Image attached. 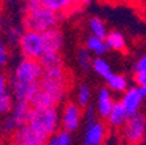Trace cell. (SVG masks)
I'll return each instance as SVG.
<instances>
[{"mask_svg":"<svg viewBox=\"0 0 146 145\" xmlns=\"http://www.w3.org/2000/svg\"><path fill=\"white\" fill-rule=\"evenodd\" d=\"M27 124L35 132L48 139L58 130H60V119H59L58 106H40L31 107Z\"/></svg>","mask_w":146,"mask_h":145,"instance_id":"6da1fadb","label":"cell"},{"mask_svg":"<svg viewBox=\"0 0 146 145\" xmlns=\"http://www.w3.org/2000/svg\"><path fill=\"white\" fill-rule=\"evenodd\" d=\"M60 15L52 12L43 5H38L33 9L25 11L22 18V26L25 30H33L36 33H43L51 27L59 25Z\"/></svg>","mask_w":146,"mask_h":145,"instance_id":"7a4b0ae2","label":"cell"},{"mask_svg":"<svg viewBox=\"0 0 146 145\" xmlns=\"http://www.w3.org/2000/svg\"><path fill=\"white\" fill-rule=\"evenodd\" d=\"M121 130V136L128 145H140L145 139L146 133V119L143 112L138 111L129 115Z\"/></svg>","mask_w":146,"mask_h":145,"instance_id":"3957f363","label":"cell"},{"mask_svg":"<svg viewBox=\"0 0 146 145\" xmlns=\"http://www.w3.org/2000/svg\"><path fill=\"white\" fill-rule=\"evenodd\" d=\"M42 75L43 68L39 60L22 57L21 60L16 64L12 76L9 79L21 82H27V84H38Z\"/></svg>","mask_w":146,"mask_h":145,"instance_id":"277c9868","label":"cell"},{"mask_svg":"<svg viewBox=\"0 0 146 145\" xmlns=\"http://www.w3.org/2000/svg\"><path fill=\"white\" fill-rule=\"evenodd\" d=\"M17 46L20 48L22 57H26V59L39 60L40 56L44 54L42 34L33 30H25L24 29Z\"/></svg>","mask_w":146,"mask_h":145,"instance_id":"5b68a950","label":"cell"},{"mask_svg":"<svg viewBox=\"0 0 146 145\" xmlns=\"http://www.w3.org/2000/svg\"><path fill=\"white\" fill-rule=\"evenodd\" d=\"M59 119L61 130L69 133L74 132L82 123V107H80L73 101L63 102L61 110H59Z\"/></svg>","mask_w":146,"mask_h":145,"instance_id":"8992f818","label":"cell"},{"mask_svg":"<svg viewBox=\"0 0 146 145\" xmlns=\"http://www.w3.org/2000/svg\"><path fill=\"white\" fill-rule=\"evenodd\" d=\"M146 98V86L129 85L121 93V98L119 102L121 103L128 115H133L141 111L143 106V101Z\"/></svg>","mask_w":146,"mask_h":145,"instance_id":"52a82bcc","label":"cell"},{"mask_svg":"<svg viewBox=\"0 0 146 145\" xmlns=\"http://www.w3.org/2000/svg\"><path fill=\"white\" fill-rule=\"evenodd\" d=\"M107 137V126L100 120L85 123L82 144L84 145H103Z\"/></svg>","mask_w":146,"mask_h":145,"instance_id":"ba28073f","label":"cell"},{"mask_svg":"<svg viewBox=\"0 0 146 145\" xmlns=\"http://www.w3.org/2000/svg\"><path fill=\"white\" fill-rule=\"evenodd\" d=\"M12 136V144L18 145H44L47 139L33 130L29 124L18 127Z\"/></svg>","mask_w":146,"mask_h":145,"instance_id":"9c48e42d","label":"cell"},{"mask_svg":"<svg viewBox=\"0 0 146 145\" xmlns=\"http://www.w3.org/2000/svg\"><path fill=\"white\" fill-rule=\"evenodd\" d=\"M42 34L44 52H60L64 46V33L59 26L44 30Z\"/></svg>","mask_w":146,"mask_h":145,"instance_id":"30bf717a","label":"cell"},{"mask_svg":"<svg viewBox=\"0 0 146 145\" xmlns=\"http://www.w3.org/2000/svg\"><path fill=\"white\" fill-rule=\"evenodd\" d=\"M113 102H115V100H113L112 92L110 90L107 86L100 88L97 93V102H95V106H94L98 116L102 119H106L107 114L110 112Z\"/></svg>","mask_w":146,"mask_h":145,"instance_id":"8fae6325","label":"cell"},{"mask_svg":"<svg viewBox=\"0 0 146 145\" xmlns=\"http://www.w3.org/2000/svg\"><path fill=\"white\" fill-rule=\"evenodd\" d=\"M128 116L129 115L127 114V111L124 110V107L121 106V103L119 102H113L112 107L110 110V112L107 114L106 120L107 124H108L111 128H115V130H120L123 127V124L127 122Z\"/></svg>","mask_w":146,"mask_h":145,"instance_id":"7c38bea8","label":"cell"},{"mask_svg":"<svg viewBox=\"0 0 146 145\" xmlns=\"http://www.w3.org/2000/svg\"><path fill=\"white\" fill-rule=\"evenodd\" d=\"M30 112H31V105L29 102H25V101H15L9 114L15 119V122L17 123L18 127H21V126L27 124Z\"/></svg>","mask_w":146,"mask_h":145,"instance_id":"4fadbf2b","label":"cell"},{"mask_svg":"<svg viewBox=\"0 0 146 145\" xmlns=\"http://www.w3.org/2000/svg\"><path fill=\"white\" fill-rule=\"evenodd\" d=\"M108 50H112L116 52H125L127 51V41L121 31L119 30H108L104 37Z\"/></svg>","mask_w":146,"mask_h":145,"instance_id":"5bb4252c","label":"cell"},{"mask_svg":"<svg viewBox=\"0 0 146 145\" xmlns=\"http://www.w3.org/2000/svg\"><path fill=\"white\" fill-rule=\"evenodd\" d=\"M40 5L58 15H63L77 9L72 0H40Z\"/></svg>","mask_w":146,"mask_h":145,"instance_id":"9a60e30c","label":"cell"},{"mask_svg":"<svg viewBox=\"0 0 146 145\" xmlns=\"http://www.w3.org/2000/svg\"><path fill=\"white\" fill-rule=\"evenodd\" d=\"M84 47L94 56H103L108 51V47H107L104 39L98 38L95 35H91V34L89 37H86L85 42H84Z\"/></svg>","mask_w":146,"mask_h":145,"instance_id":"2e32d148","label":"cell"},{"mask_svg":"<svg viewBox=\"0 0 146 145\" xmlns=\"http://www.w3.org/2000/svg\"><path fill=\"white\" fill-rule=\"evenodd\" d=\"M106 84H107V88L112 92V93L121 94L129 86V80H128V77L125 75H123V73L112 72L106 79Z\"/></svg>","mask_w":146,"mask_h":145,"instance_id":"e0dca14e","label":"cell"},{"mask_svg":"<svg viewBox=\"0 0 146 145\" xmlns=\"http://www.w3.org/2000/svg\"><path fill=\"white\" fill-rule=\"evenodd\" d=\"M90 69H93L95 75H98L99 77H102V79H104V80L112 73V68H111L110 63L103 56H94L93 57Z\"/></svg>","mask_w":146,"mask_h":145,"instance_id":"ac0fdd59","label":"cell"},{"mask_svg":"<svg viewBox=\"0 0 146 145\" xmlns=\"http://www.w3.org/2000/svg\"><path fill=\"white\" fill-rule=\"evenodd\" d=\"M88 27L91 35H95L98 38H102V39H104V37H106L107 31H108L106 22L98 16H93V17L89 18Z\"/></svg>","mask_w":146,"mask_h":145,"instance_id":"d6986e66","label":"cell"},{"mask_svg":"<svg viewBox=\"0 0 146 145\" xmlns=\"http://www.w3.org/2000/svg\"><path fill=\"white\" fill-rule=\"evenodd\" d=\"M44 145H72V136L67 131L58 130L47 139Z\"/></svg>","mask_w":146,"mask_h":145,"instance_id":"ffe728a7","label":"cell"},{"mask_svg":"<svg viewBox=\"0 0 146 145\" xmlns=\"http://www.w3.org/2000/svg\"><path fill=\"white\" fill-rule=\"evenodd\" d=\"M91 101V90L89 88V85L86 84H80L78 88L76 90V101L74 102L80 106V107H86L88 105H90Z\"/></svg>","mask_w":146,"mask_h":145,"instance_id":"44dd1931","label":"cell"},{"mask_svg":"<svg viewBox=\"0 0 146 145\" xmlns=\"http://www.w3.org/2000/svg\"><path fill=\"white\" fill-rule=\"evenodd\" d=\"M17 128H18L17 123L11 116V114L4 115L3 119L0 120V133H3L5 136H11Z\"/></svg>","mask_w":146,"mask_h":145,"instance_id":"7402d4cb","label":"cell"},{"mask_svg":"<svg viewBox=\"0 0 146 145\" xmlns=\"http://www.w3.org/2000/svg\"><path fill=\"white\" fill-rule=\"evenodd\" d=\"M91 60H93V56H91L90 52H89L85 47L80 48L78 52H77V63H78L80 68H81L82 71L90 69Z\"/></svg>","mask_w":146,"mask_h":145,"instance_id":"603a6c76","label":"cell"},{"mask_svg":"<svg viewBox=\"0 0 146 145\" xmlns=\"http://www.w3.org/2000/svg\"><path fill=\"white\" fill-rule=\"evenodd\" d=\"M22 31H24V29H22L21 26H17V25H13V26H9L8 29L5 30V42L7 45H17L18 41H20V37H21Z\"/></svg>","mask_w":146,"mask_h":145,"instance_id":"cb8c5ba5","label":"cell"},{"mask_svg":"<svg viewBox=\"0 0 146 145\" xmlns=\"http://www.w3.org/2000/svg\"><path fill=\"white\" fill-rule=\"evenodd\" d=\"M13 102H15V100H13L12 94L9 93V92H7L5 94H3V96L0 97V115L4 116V115L9 114L13 106Z\"/></svg>","mask_w":146,"mask_h":145,"instance_id":"d4e9b609","label":"cell"},{"mask_svg":"<svg viewBox=\"0 0 146 145\" xmlns=\"http://www.w3.org/2000/svg\"><path fill=\"white\" fill-rule=\"evenodd\" d=\"M9 47L7 45V42L3 39V38H0V69H3L4 67L8 64L9 61Z\"/></svg>","mask_w":146,"mask_h":145,"instance_id":"484cf974","label":"cell"},{"mask_svg":"<svg viewBox=\"0 0 146 145\" xmlns=\"http://www.w3.org/2000/svg\"><path fill=\"white\" fill-rule=\"evenodd\" d=\"M133 76L137 75H146V56L141 55L136 59V61L133 63Z\"/></svg>","mask_w":146,"mask_h":145,"instance_id":"4316f807","label":"cell"},{"mask_svg":"<svg viewBox=\"0 0 146 145\" xmlns=\"http://www.w3.org/2000/svg\"><path fill=\"white\" fill-rule=\"evenodd\" d=\"M97 111H95L94 106L88 105L86 107L82 109V120H85V123H90V122L97 120Z\"/></svg>","mask_w":146,"mask_h":145,"instance_id":"83f0119b","label":"cell"},{"mask_svg":"<svg viewBox=\"0 0 146 145\" xmlns=\"http://www.w3.org/2000/svg\"><path fill=\"white\" fill-rule=\"evenodd\" d=\"M7 92H9V80L5 73L0 69V97L5 94Z\"/></svg>","mask_w":146,"mask_h":145,"instance_id":"f1b7e54d","label":"cell"},{"mask_svg":"<svg viewBox=\"0 0 146 145\" xmlns=\"http://www.w3.org/2000/svg\"><path fill=\"white\" fill-rule=\"evenodd\" d=\"M25 5V11H29V9H33L35 7L40 5V0H22Z\"/></svg>","mask_w":146,"mask_h":145,"instance_id":"f546056e","label":"cell"},{"mask_svg":"<svg viewBox=\"0 0 146 145\" xmlns=\"http://www.w3.org/2000/svg\"><path fill=\"white\" fill-rule=\"evenodd\" d=\"M72 1H73V4H74V7H76L77 9H81L82 7L88 5L91 0H72Z\"/></svg>","mask_w":146,"mask_h":145,"instance_id":"4dcf8cb0","label":"cell"},{"mask_svg":"<svg viewBox=\"0 0 146 145\" xmlns=\"http://www.w3.org/2000/svg\"><path fill=\"white\" fill-rule=\"evenodd\" d=\"M4 26H5V21H4V16L0 12V31L4 30Z\"/></svg>","mask_w":146,"mask_h":145,"instance_id":"1f68e13d","label":"cell"},{"mask_svg":"<svg viewBox=\"0 0 146 145\" xmlns=\"http://www.w3.org/2000/svg\"><path fill=\"white\" fill-rule=\"evenodd\" d=\"M106 1H112V3H123V1H128V0H106Z\"/></svg>","mask_w":146,"mask_h":145,"instance_id":"d6a6232c","label":"cell"},{"mask_svg":"<svg viewBox=\"0 0 146 145\" xmlns=\"http://www.w3.org/2000/svg\"><path fill=\"white\" fill-rule=\"evenodd\" d=\"M17 0H3V3H16Z\"/></svg>","mask_w":146,"mask_h":145,"instance_id":"836d02e7","label":"cell"},{"mask_svg":"<svg viewBox=\"0 0 146 145\" xmlns=\"http://www.w3.org/2000/svg\"><path fill=\"white\" fill-rule=\"evenodd\" d=\"M0 145H4V142H3V137H1V135H0Z\"/></svg>","mask_w":146,"mask_h":145,"instance_id":"e575fe53","label":"cell"},{"mask_svg":"<svg viewBox=\"0 0 146 145\" xmlns=\"http://www.w3.org/2000/svg\"><path fill=\"white\" fill-rule=\"evenodd\" d=\"M1 8H3V0H0V11H1Z\"/></svg>","mask_w":146,"mask_h":145,"instance_id":"d590c367","label":"cell"},{"mask_svg":"<svg viewBox=\"0 0 146 145\" xmlns=\"http://www.w3.org/2000/svg\"><path fill=\"white\" fill-rule=\"evenodd\" d=\"M12 145H18V144H12Z\"/></svg>","mask_w":146,"mask_h":145,"instance_id":"8d00e7d4","label":"cell"},{"mask_svg":"<svg viewBox=\"0 0 146 145\" xmlns=\"http://www.w3.org/2000/svg\"><path fill=\"white\" fill-rule=\"evenodd\" d=\"M0 135H1V133H0Z\"/></svg>","mask_w":146,"mask_h":145,"instance_id":"74e56055","label":"cell"}]
</instances>
